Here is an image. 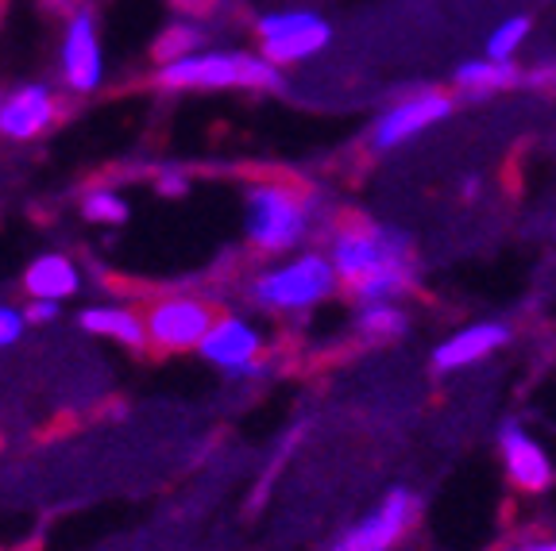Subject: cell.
Returning <instances> with one entry per match:
<instances>
[{"label": "cell", "instance_id": "cell-1", "mask_svg": "<svg viewBox=\"0 0 556 551\" xmlns=\"http://www.w3.org/2000/svg\"><path fill=\"white\" fill-rule=\"evenodd\" d=\"M325 251L352 305H402L417 285L409 235L371 216H337L325 235Z\"/></svg>", "mask_w": 556, "mask_h": 551}, {"label": "cell", "instance_id": "cell-2", "mask_svg": "<svg viewBox=\"0 0 556 551\" xmlns=\"http://www.w3.org/2000/svg\"><path fill=\"white\" fill-rule=\"evenodd\" d=\"M332 220L325 197L313 185L287 174H263L240 190L243 243L263 259H282L329 235Z\"/></svg>", "mask_w": 556, "mask_h": 551}, {"label": "cell", "instance_id": "cell-3", "mask_svg": "<svg viewBox=\"0 0 556 551\" xmlns=\"http://www.w3.org/2000/svg\"><path fill=\"white\" fill-rule=\"evenodd\" d=\"M344 285L325 247H305L282 259H267L248 274L243 297L263 317H309L337 302Z\"/></svg>", "mask_w": 556, "mask_h": 551}, {"label": "cell", "instance_id": "cell-4", "mask_svg": "<svg viewBox=\"0 0 556 551\" xmlns=\"http://www.w3.org/2000/svg\"><path fill=\"white\" fill-rule=\"evenodd\" d=\"M287 74L270 66L255 47L213 43L190 59L155 66V89L163 93H278Z\"/></svg>", "mask_w": 556, "mask_h": 551}, {"label": "cell", "instance_id": "cell-5", "mask_svg": "<svg viewBox=\"0 0 556 551\" xmlns=\"http://www.w3.org/2000/svg\"><path fill=\"white\" fill-rule=\"evenodd\" d=\"M54 74L66 97H93L109 78V54L101 39V16L93 0H78L59 12L54 39Z\"/></svg>", "mask_w": 556, "mask_h": 551}, {"label": "cell", "instance_id": "cell-6", "mask_svg": "<svg viewBox=\"0 0 556 551\" xmlns=\"http://www.w3.org/2000/svg\"><path fill=\"white\" fill-rule=\"evenodd\" d=\"M332 24L329 16L313 9H263L260 16L252 20V39L255 51L278 66L282 74L294 66H305V62L321 59L332 43Z\"/></svg>", "mask_w": 556, "mask_h": 551}, {"label": "cell", "instance_id": "cell-7", "mask_svg": "<svg viewBox=\"0 0 556 551\" xmlns=\"http://www.w3.org/2000/svg\"><path fill=\"white\" fill-rule=\"evenodd\" d=\"M220 305L205 293L174 290L159 293L143 305V324H148V347L159 355H190L205 344L208 328L217 324Z\"/></svg>", "mask_w": 556, "mask_h": 551}, {"label": "cell", "instance_id": "cell-8", "mask_svg": "<svg viewBox=\"0 0 556 551\" xmlns=\"http://www.w3.org/2000/svg\"><path fill=\"white\" fill-rule=\"evenodd\" d=\"M267 328L252 317V312L220 309L217 324L208 328L205 344L198 347V355L205 359V367H213L217 374L232 382H252L267 371Z\"/></svg>", "mask_w": 556, "mask_h": 551}, {"label": "cell", "instance_id": "cell-9", "mask_svg": "<svg viewBox=\"0 0 556 551\" xmlns=\"http://www.w3.org/2000/svg\"><path fill=\"white\" fill-rule=\"evenodd\" d=\"M421 521V498L409 486H391L367 513L344 525L325 551H399Z\"/></svg>", "mask_w": 556, "mask_h": 551}, {"label": "cell", "instance_id": "cell-10", "mask_svg": "<svg viewBox=\"0 0 556 551\" xmlns=\"http://www.w3.org/2000/svg\"><path fill=\"white\" fill-rule=\"evenodd\" d=\"M452 113H456V93L452 89H414V93L391 101L375 116L371 131H367V146L375 155H391L399 146L414 143L417 136L441 128Z\"/></svg>", "mask_w": 556, "mask_h": 551}, {"label": "cell", "instance_id": "cell-11", "mask_svg": "<svg viewBox=\"0 0 556 551\" xmlns=\"http://www.w3.org/2000/svg\"><path fill=\"white\" fill-rule=\"evenodd\" d=\"M66 116V93L59 81H16V86L0 89V139L12 146H24L43 139L59 120Z\"/></svg>", "mask_w": 556, "mask_h": 551}, {"label": "cell", "instance_id": "cell-12", "mask_svg": "<svg viewBox=\"0 0 556 551\" xmlns=\"http://www.w3.org/2000/svg\"><path fill=\"white\" fill-rule=\"evenodd\" d=\"M495 451H498V463H503V474L514 494H521V498H541V494L553 490V483H556L553 456H548L545 444H541L521 421L498 424Z\"/></svg>", "mask_w": 556, "mask_h": 551}, {"label": "cell", "instance_id": "cell-13", "mask_svg": "<svg viewBox=\"0 0 556 551\" xmlns=\"http://www.w3.org/2000/svg\"><path fill=\"white\" fill-rule=\"evenodd\" d=\"M510 339H514V328L506 324V320H471V324L448 332V336L433 347L429 362H433L437 374L468 371V367H479V362H486L491 355H498Z\"/></svg>", "mask_w": 556, "mask_h": 551}, {"label": "cell", "instance_id": "cell-14", "mask_svg": "<svg viewBox=\"0 0 556 551\" xmlns=\"http://www.w3.org/2000/svg\"><path fill=\"white\" fill-rule=\"evenodd\" d=\"M20 290L27 302L66 305L86 290V270L70 251H39L35 259H27L24 274H20Z\"/></svg>", "mask_w": 556, "mask_h": 551}, {"label": "cell", "instance_id": "cell-15", "mask_svg": "<svg viewBox=\"0 0 556 551\" xmlns=\"http://www.w3.org/2000/svg\"><path fill=\"white\" fill-rule=\"evenodd\" d=\"M78 332L81 336L104 339V344L143 351L148 347V324H143V305L131 302H93L78 309Z\"/></svg>", "mask_w": 556, "mask_h": 551}, {"label": "cell", "instance_id": "cell-16", "mask_svg": "<svg viewBox=\"0 0 556 551\" xmlns=\"http://www.w3.org/2000/svg\"><path fill=\"white\" fill-rule=\"evenodd\" d=\"M526 86V66L518 62H498L476 54V59L460 62L456 74H452V93L456 101H491V97L514 93V89Z\"/></svg>", "mask_w": 556, "mask_h": 551}, {"label": "cell", "instance_id": "cell-17", "mask_svg": "<svg viewBox=\"0 0 556 551\" xmlns=\"http://www.w3.org/2000/svg\"><path fill=\"white\" fill-rule=\"evenodd\" d=\"M217 43V16H201V12H174L163 24V31L151 43V62L166 66V62L190 59V54L205 51Z\"/></svg>", "mask_w": 556, "mask_h": 551}, {"label": "cell", "instance_id": "cell-18", "mask_svg": "<svg viewBox=\"0 0 556 551\" xmlns=\"http://www.w3.org/2000/svg\"><path fill=\"white\" fill-rule=\"evenodd\" d=\"M352 332L364 344H394L409 332V312L406 305L387 302V305H356L352 312Z\"/></svg>", "mask_w": 556, "mask_h": 551}, {"label": "cell", "instance_id": "cell-19", "mask_svg": "<svg viewBox=\"0 0 556 551\" xmlns=\"http://www.w3.org/2000/svg\"><path fill=\"white\" fill-rule=\"evenodd\" d=\"M78 216L93 228H121V225H128L131 201L124 197V190H116L109 181H93V185L81 190Z\"/></svg>", "mask_w": 556, "mask_h": 551}, {"label": "cell", "instance_id": "cell-20", "mask_svg": "<svg viewBox=\"0 0 556 551\" xmlns=\"http://www.w3.org/2000/svg\"><path fill=\"white\" fill-rule=\"evenodd\" d=\"M533 35V20L530 16H506L503 24L491 27V35H486L483 43V54L486 59H498V62H518V54L526 51V43H530Z\"/></svg>", "mask_w": 556, "mask_h": 551}, {"label": "cell", "instance_id": "cell-21", "mask_svg": "<svg viewBox=\"0 0 556 551\" xmlns=\"http://www.w3.org/2000/svg\"><path fill=\"white\" fill-rule=\"evenodd\" d=\"M27 332H31V324H27L24 305L0 302V351H12L16 344H24Z\"/></svg>", "mask_w": 556, "mask_h": 551}, {"label": "cell", "instance_id": "cell-22", "mask_svg": "<svg viewBox=\"0 0 556 551\" xmlns=\"http://www.w3.org/2000/svg\"><path fill=\"white\" fill-rule=\"evenodd\" d=\"M151 181H155V193H163V197H182V193H190V174H186L182 166H159Z\"/></svg>", "mask_w": 556, "mask_h": 551}, {"label": "cell", "instance_id": "cell-23", "mask_svg": "<svg viewBox=\"0 0 556 551\" xmlns=\"http://www.w3.org/2000/svg\"><path fill=\"white\" fill-rule=\"evenodd\" d=\"M526 89H556V54L526 66Z\"/></svg>", "mask_w": 556, "mask_h": 551}, {"label": "cell", "instance_id": "cell-24", "mask_svg": "<svg viewBox=\"0 0 556 551\" xmlns=\"http://www.w3.org/2000/svg\"><path fill=\"white\" fill-rule=\"evenodd\" d=\"M498 551H556V533H521Z\"/></svg>", "mask_w": 556, "mask_h": 551}, {"label": "cell", "instance_id": "cell-25", "mask_svg": "<svg viewBox=\"0 0 556 551\" xmlns=\"http://www.w3.org/2000/svg\"><path fill=\"white\" fill-rule=\"evenodd\" d=\"M24 309H27V324H31V328H51V324H59V320H62V309H66V305L27 302Z\"/></svg>", "mask_w": 556, "mask_h": 551}, {"label": "cell", "instance_id": "cell-26", "mask_svg": "<svg viewBox=\"0 0 556 551\" xmlns=\"http://www.w3.org/2000/svg\"><path fill=\"white\" fill-rule=\"evenodd\" d=\"M236 0H170L174 12H201V16H220Z\"/></svg>", "mask_w": 556, "mask_h": 551}, {"label": "cell", "instance_id": "cell-27", "mask_svg": "<svg viewBox=\"0 0 556 551\" xmlns=\"http://www.w3.org/2000/svg\"><path fill=\"white\" fill-rule=\"evenodd\" d=\"M464 197H468V201L479 197V181L476 178H468V185H464Z\"/></svg>", "mask_w": 556, "mask_h": 551}, {"label": "cell", "instance_id": "cell-28", "mask_svg": "<svg viewBox=\"0 0 556 551\" xmlns=\"http://www.w3.org/2000/svg\"><path fill=\"white\" fill-rule=\"evenodd\" d=\"M47 4H54V9H70V4H78V0H47Z\"/></svg>", "mask_w": 556, "mask_h": 551}]
</instances>
